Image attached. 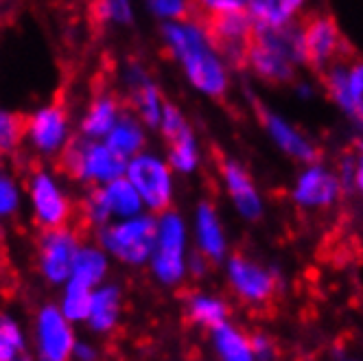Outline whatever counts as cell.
<instances>
[{
	"label": "cell",
	"mask_w": 363,
	"mask_h": 361,
	"mask_svg": "<svg viewBox=\"0 0 363 361\" xmlns=\"http://www.w3.org/2000/svg\"><path fill=\"white\" fill-rule=\"evenodd\" d=\"M258 118H261V125L267 138L282 156H287L289 160L298 165H308V162L320 160L318 145L311 140V136H306L296 123H291L289 118H284L282 114L269 108H258Z\"/></svg>",
	"instance_id": "ffe728a7"
},
{
	"label": "cell",
	"mask_w": 363,
	"mask_h": 361,
	"mask_svg": "<svg viewBox=\"0 0 363 361\" xmlns=\"http://www.w3.org/2000/svg\"><path fill=\"white\" fill-rule=\"evenodd\" d=\"M123 287L118 282L106 280L94 289L90 313L86 320V326L94 335H110L118 328L123 320Z\"/></svg>",
	"instance_id": "603a6c76"
},
{
	"label": "cell",
	"mask_w": 363,
	"mask_h": 361,
	"mask_svg": "<svg viewBox=\"0 0 363 361\" xmlns=\"http://www.w3.org/2000/svg\"><path fill=\"white\" fill-rule=\"evenodd\" d=\"M138 213H145L143 199L125 175L94 189H84L79 209H77L84 226L92 230H99L116 219L134 217Z\"/></svg>",
	"instance_id": "30bf717a"
},
{
	"label": "cell",
	"mask_w": 363,
	"mask_h": 361,
	"mask_svg": "<svg viewBox=\"0 0 363 361\" xmlns=\"http://www.w3.org/2000/svg\"><path fill=\"white\" fill-rule=\"evenodd\" d=\"M311 0H250L247 13L256 27L282 29L296 24L308 9Z\"/></svg>",
	"instance_id": "d4e9b609"
},
{
	"label": "cell",
	"mask_w": 363,
	"mask_h": 361,
	"mask_svg": "<svg viewBox=\"0 0 363 361\" xmlns=\"http://www.w3.org/2000/svg\"><path fill=\"white\" fill-rule=\"evenodd\" d=\"M352 121V132H354V145H357V151L363 153V103L361 106L348 116Z\"/></svg>",
	"instance_id": "f35d334b"
},
{
	"label": "cell",
	"mask_w": 363,
	"mask_h": 361,
	"mask_svg": "<svg viewBox=\"0 0 363 361\" xmlns=\"http://www.w3.org/2000/svg\"><path fill=\"white\" fill-rule=\"evenodd\" d=\"M155 228H158V217L145 211L94 230V241L108 252L112 263L129 270H140L147 267L151 259Z\"/></svg>",
	"instance_id": "5b68a950"
},
{
	"label": "cell",
	"mask_w": 363,
	"mask_h": 361,
	"mask_svg": "<svg viewBox=\"0 0 363 361\" xmlns=\"http://www.w3.org/2000/svg\"><path fill=\"white\" fill-rule=\"evenodd\" d=\"M13 3H16V0H0V9H5V7H9Z\"/></svg>",
	"instance_id": "60d3db41"
},
{
	"label": "cell",
	"mask_w": 363,
	"mask_h": 361,
	"mask_svg": "<svg viewBox=\"0 0 363 361\" xmlns=\"http://www.w3.org/2000/svg\"><path fill=\"white\" fill-rule=\"evenodd\" d=\"M206 27H208V33L217 50L230 64V68H243L256 31V24L250 18V13L235 11V13L215 16L206 20Z\"/></svg>",
	"instance_id": "ac0fdd59"
},
{
	"label": "cell",
	"mask_w": 363,
	"mask_h": 361,
	"mask_svg": "<svg viewBox=\"0 0 363 361\" xmlns=\"http://www.w3.org/2000/svg\"><path fill=\"white\" fill-rule=\"evenodd\" d=\"M143 7L147 16L158 24H169L193 16L191 0H143Z\"/></svg>",
	"instance_id": "836d02e7"
},
{
	"label": "cell",
	"mask_w": 363,
	"mask_h": 361,
	"mask_svg": "<svg viewBox=\"0 0 363 361\" xmlns=\"http://www.w3.org/2000/svg\"><path fill=\"white\" fill-rule=\"evenodd\" d=\"M0 160H3V151H0Z\"/></svg>",
	"instance_id": "7bdbcfd3"
},
{
	"label": "cell",
	"mask_w": 363,
	"mask_h": 361,
	"mask_svg": "<svg viewBox=\"0 0 363 361\" xmlns=\"http://www.w3.org/2000/svg\"><path fill=\"white\" fill-rule=\"evenodd\" d=\"M125 110H127V106H125L121 92H116L112 88L94 90L90 94V99L86 101L82 114L74 118L77 121V136L103 140L110 134L114 123L121 118V114Z\"/></svg>",
	"instance_id": "7402d4cb"
},
{
	"label": "cell",
	"mask_w": 363,
	"mask_h": 361,
	"mask_svg": "<svg viewBox=\"0 0 363 361\" xmlns=\"http://www.w3.org/2000/svg\"><path fill=\"white\" fill-rule=\"evenodd\" d=\"M164 143V156L177 177H191L201 169L203 149L193 123L173 101H167L162 118L155 130Z\"/></svg>",
	"instance_id": "8fae6325"
},
{
	"label": "cell",
	"mask_w": 363,
	"mask_h": 361,
	"mask_svg": "<svg viewBox=\"0 0 363 361\" xmlns=\"http://www.w3.org/2000/svg\"><path fill=\"white\" fill-rule=\"evenodd\" d=\"M158 217L155 243L147 270L160 287L177 289L189 280V256L193 252L191 223L175 209H169Z\"/></svg>",
	"instance_id": "277c9868"
},
{
	"label": "cell",
	"mask_w": 363,
	"mask_h": 361,
	"mask_svg": "<svg viewBox=\"0 0 363 361\" xmlns=\"http://www.w3.org/2000/svg\"><path fill=\"white\" fill-rule=\"evenodd\" d=\"M24 209L38 230H50L74 221L79 199L60 167L40 162L24 175Z\"/></svg>",
	"instance_id": "7a4b0ae2"
},
{
	"label": "cell",
	"mask_w": 363,
	"mask_h": 361,
	"mask_svg": "<svg viewBox=\"0 0 363 361\" xmlns=\"http://www.w3.org/2000/svg\"><path fill=\"white\" fill-rule=\"evenodd\" d=\"M13 361H35V359L27 352V355H20V357H18V359H13Z\"/></svg>",
	"instance_id": "ab89813d"
},
{
	"label": "cell",
	"mask_w": 363,
	"mask_h": 361,
	"mask_svg": "<svg viewBox=\"0 0 363 361\" xmlns=\"http://www.w3.org/2000/svg\"><path fill=\"white\" fill-rule=\"evenodd\" d=\"M189 223H191L193 250L206 256L213 265H223V261L230 254V241H228V230L223 226V219L217 211L215 201L211 199L197 201Z\"/></svg>",
	"instance_id": "d6986e66"
},
{
	"label": "cell",
	"mask_w": 363,
	"mask_h": 361,
	"mask_svg": "<svg viewBox=\"0 0 363 361\" xmlns=\"http://www.w3.org/2000/svg\"><path fill=\"white\" fill-rule=\"evenodd\" d=\"M125 177L140 195L147 213L160 215L173 209L177 195V175L171 169L164 151L151 147L143 149L134 158L127 160Z\"/></svg>",
	"instance_id": "ba28073f"
},
{
	"label": "cell",
	"mask_w": 363,
	"mask_h": 361,
	"mask_svg": "<svg viewBox=\"0 0 363 361\" xmlns=\"http://www.w3.org/2000/svg\"><path fill=\"white\" fill-rule=\"evenodd\" d=\"M118 86L125 106L132 110L151 132L158 130V123L162 118L167 96L153 77L151 68L136 57H129L118 70Z\"/></svg>",
	"instance_id": "7c38bea8"
},
{
	"label": "cell",
	"mask_w": 363,
	"mask_h": 361,
	"mask_svg": "<svg viewBox=\"0 0 363 361\" xmlns=\"http://www.w3.org/2000/svg\"><path fill=\"white\" fill-rule=\"evenodd\" d=\"M74 138L77 121L62 101H46L24 116V149L40 162H57Z\"/></svg>",
	"instance_id": "8992f818"
},
{
	"label": "cell",
	"mask_w": 363,
	"mask_h": 361,
	"mask_svg": "<svg viewBox=\"0 0 363 361\" xmlns=\"http://www.w3.org/2000/svg\"><path fill=\"white\" fill-rule=\"evenodd\" d=\"M110 270H112V259L108 256V252L96 241H84L79 252H77L70 278L82 280L88 287L96 289L101 282L110 280Z\"/></svg>",
	"instance_id": "83f0119b"
},
{
	"label": "cell",
	"mask_w": 363,
	"mask_h": 361,
	"mask_svg": "<svg viewBox=\"0 0 363 361\" xmlns=\"http://www.w3.org/2000/svg\"><path fill=\"white\" fill-rule=\"evenodd\" d=\"M252 350H254V361H278V346L274 338L265 331H252Z\"/></svg>",
	"instance_id": "d590c367"
},
{
	"label": "cell",
	"mask_w": 363,
	"mask_h": 361,
	"mask_svg": "<svg viewBox=\"0 0 363 361\" xmlns=\"http://www.w3.org/2000/svg\"><path fill=\"white\" fill-rule=\"evenodd\" d=\"M70 361H99V350H96V346L90 344V342L77 340V344H74V348H72Z\"/></svg>",
	"instance_id": "74e56055"
},
{
	"label": "cell",
	"mask_w": 363,
	"mask_h": 361,
	"mask_svg": "<svg viewBox=\"0 0 363 361\" xmlns=\"http://www.w3.org/2000/svg\"><path fill=\"white\" fill-rule=\"evenodd\" d=\"M35 361H70L77 344L74 324L62 313L57 302H46L38 309L35 320Z\"/></svg>",
	"instance_id": "e0dca14e"
},
{
	"label": "cell",
	"mask_w": 363,
	"mask_h": 361,
	"mask_svg": "<svg viewBox=\"0 0 363 361\" xmlns=\"http://www.w3.org/2000/svg\"><path fill=\"white\" fill-rule=\"evenodd\" d=\"M346 193L337 169L315 160L302 165L291 184V201L302 211H328Z\"/></svg>",
	"instance_id": "9a60e30c"
},
{
	"label": "cell",
	"mask_w": 363,
	"mask_h": 361,
	"mask_svg": "<svg viewBox=\"0 0 363 361\" xmlns=\"http://www.w3.org/2000/svg\"><path fill=\"white\" fill-rule=\"evenodd\" d=\"M149 136H151L149 127L127 108L103 140H106L123 160H129L149 147Z\"/></svg>",
	"instance_id": "484cf974"
},
{
	"label": "cell",
	"mask_w": 363,
	"mask_h": 361,
	"mask_svg": "<svg viewBox=\"0 0 363 361\" xmlns=\"http://www.w3.org/2000/svg\"><path fill=\"white\" fill-rule=\"evenodd\" d=\"M125 165L118 153L106 143L77 136L57 160L64 175L79 189H94L125 175Z\"/></svg>",
	"instance_id": "52a82bcc"
},
{
	"label": "cell",
	"mask_w": 363,
	"mask_h": 361,
	"mask_svg": "<svg viewBox=\"0 0 363 361\" xmlns=\"http://www.w3.org/2000/svg\"><path fill=\"white\" fill-rule=\"evenodd\" d=\"M337 361H359V359H337Z\"/></svg>",
	"instance_id": "b9f144b4"
},
{
	"label": "cell",
	"mask_w": 363,
	"mask_h": 361,
	"mask_svg": "<svg viewBox=\"0 0 363 361\" xmlns=\"http://www.w3.org/2000/svg\"><path fill=\"white\" fill-rule=\"evenodd\" d=\"M223 276L230 294L250 309H263L280 294L278 272L243 252L228 254Z\"/></svg>",
	"instance_id": "9c48e42d"
},
{
	"label": "cell",
	"mask_w": 363,
	"mask_h": 361,
	"mask_svg": "<svg viewBox=\"0 0 363 361\" xmlns=\"http://www.w3.org/2000/svg\"><path fill=\"white\" fill-rule=\"evenodd\" d=\"M24 211V179L0 165V223L13 221Z\"/></svg>",
	"instance_id": "f546056e"
},
{
	"label": "cell",
	"mask_w": 363,
	"mask_h": 361,
	"mask_svg": "<svg viewBox=\"0 0 363 361\" xmlns=\"http://www.w3.org/2000/svg\"><path fill=\"white\" fill-rule=\"evenodd\" d=\"M300 46L304 66L313 72H324L337 60L348 55L346 38L330 13L326 11H306L298 20Z\"/></svg>",
	"instance_id": "4fadbf2b"
},
{
	"label": "cell",
	"mask_w": 363,
	"mask_h": 361,
	"mask_svg": "<svg viewBox=\"0 0 363 361\" xmlns=\"http://www.w3.org/2000/svg\"><path fill=\"white\" fill-rule=\"evenodd\" d=\"M20 355H27V333L16 318L0 313V361H13Z\"/></svg>",
	"instance_id": "1f68e13d"
},
{
	"label": "cell",
	"mask_w": 363,
	"mask_h": 361,
	"mask_svg": "<svg viewBox=\"0 0 363 361\" xmlns=\"http://www.w3.org/2000/svg\"><path fill=\"white\" fill-rule=\"evenodd\" d=\"M92 18L103 29H127L136 20L134 0H94Z\"/></svg>",
	"instance_id": "4dcf8cb0"
},
{
	"label": "cell",
	"mask_w": 363,
	"mask_h": 361,
	"mask_svg": "<svg viewBox=\"0 0 363 361\" xmlns=\"http://www.w3.org/2000/svg\"><path fill=\"white\" fill-rule=\"evenodd\" d=\"M60 289H62V294H60L57 306L62 309V313L72 324H86L94 289L77 278H68Z\"/></svg>",
	"instance_id": "f1b7e54d"
},
{
	"label": "cell",
	"mask_w": 363,
	"mask_h": 361,
	"mask_svg": "<svg viewBox=\"0 0 363 361\" xmlns=\"http://www.w3.org/2000/svg\"><path fill=\"white\" fill-rule=\"evenodd\" d=\"M250 0H191L193 13L208 20L223 13H235V11H247Z\"/></svg>",
	"instance_id": "e575fe53"
},
{
	"label": "cell",
	"mask_w": 363,
	"mask_h": 361,
	"mask_svg": "<svg viewBox=\"0 0 363 361\" xmlns=\"http://www.w3.org/2000/svg\"><path fill=\"white\" fill-rule=\"evenodd\" d=\"M213 263L206 259V256H201L199 252H191V256H189V278H193V280H203L206 276H208L211 272H213Z\"/></svg>",
	"instance_id": "8d00e7d4"
},
{
	"label": "cell",
	"mask_w": 363,
	"mask_h": 361,
	"mask_svg": "<svg viewBox=\"0 0 363 361\" xmlns=\"http://www.w3.org/2000/svg\"><path fill=\"white\" fill-rule=\"evenodd\" d=\"M217 173L221 179L223 193L230 206L235 209V213L247 223L261 221L265 215V199H263L261 189L256 187L252 173L247 171V167L237 158L223 156L217 162Z\"/></svg>",
	"instance_id": "2e32d148"
},
{
	"label": "cell",
	"mask_w": 363,
	"mask_h": 361,
	"mask_svg": "<svg viewBox=\"0 0 363 361\" xmlns=\"http://www.w3.org/2000/svg\"><path fill=\"white\" fill-rule=\"evenodd\" d=\"M232 313L230 302L208 289H195L184 296V318L203 331H213L219 324L228 322Z\"/></svg>",
	"instance_id": "cb8c5ba5"
},
{
	"label": "cell",
	"mask_w": 363,
	"mask_h": 361,
	"mask_svg": "<svg viewBox=\"0 0 363 361\" xmlns=\"http://www.w3.org/2000/svg\"><path fill=\"white\" fill-rule=\"evenodd\" d=\"M160 44L193 92L211 101L228 96L232 68L217 50L203 18L193 13L184 20L160 24Z\"/></svg>",
	"instance_id": "6da1fadb"
},
{
	"label": "cell",
	"mask_w": 363,
	"mask_h": 361,
	"mask_svg": "<svg viewBox=\"0 0 363 361\" xmlns=\"http://www.w3.org/2000/svg\"><path fill=\"white\" fill-rule=\"evenodd\" d=\"M24 149V116L0 106V151L11 156Z\"/></svg>",
	"instance_id": "d6a6232c"
},
{
	"label": "cell",
	"mask_w": 363,
	"mask_h": 361,
	"mask_svg": "<svg viewBox=\"0 0 363 361\" xmlns=\"http://www.w3.org/2000/svg\"><path fill=\"white\" fill-rule=\"evenodd\" d=\"M211 333V346L217 361H254L250 333L235 322H223Z\"/></svg>",
	"instance_id": "4316f807"
},
{
	"label": "cell",
	"mask_w": 363,
	"mask_h": 361,
	"mask_svg": "<svg viewBox=\"0 0 363 361\" xmlns=\"http://www.w3.org/2000/svg\"><path fill=\"white\" fill-rule=\"evenodd\" d=\"M82 243V232L72 223L62 228L40 230V237L35 243V267L46 285L62 287L70 278Z\"/></svg>",
	"instance_id": "5bb4252c"
},
{
	"label": "cell",
	"mask_w": 363,
	"mask_h": 361,
	"mask_svg": "<svg viewBox=\"0 0 363 361\" xmlns=\"http://www.w3.org/2000/svg\"><path fill=\"white\" fill-rule=\"evenodd\" d=\"M304 66L298 22L282 29L256 27L245 66L258 82L267 86H289L298 79V68Z\"/></svg>",
	"instance_id": "3957f363"
},
{
	"label": "cell",
	"mask_w": 363,
	"mask_h": 361,
	"mask_svg": "<svg viewBox=\"0 0 363 361\" xmlns=\"http://www.w3.org/2000/svg\"><path fill=\"white\" fill-rule=\"evenodd\" d=\"M322 84L328 99L350 116L363 103V60L352 53L344 55L322 72Z\"/></svg>",
	"instance_id": "44dd1931"
}]
</instances>
